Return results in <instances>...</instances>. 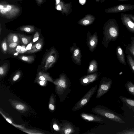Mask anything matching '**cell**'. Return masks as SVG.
I'll return each instance as SVG.
<instances>
[{
	"label": "cell",
	"instance_id": "cell-1",
	"mask_svg": "<svg viewBox=\"0 0 134 134\" xmlns=\"http://www.w3.org/2000/svg\"><path fill=\"white\" fill-rule=\"evenodd\" d=\"M53 83L55 85V92L59 97L60 101H64L71 91L70 80L63 73L60 74L59 78L55 79Z\"/></svg>",
	"mask_w": 134,
	"mask_h": 134
},
{
	"label": "cell",
	"instance_id": "cell-2",
	"mask_svg": "<svg viewBox=\"0 0 134 134\" xmlns=\"http://www.w3.org/2000/svg\"><path fill=\"white\" fill-rule=\"evenodd\" d=\"M118 31V26L115 19H111L107 22L103 28L104 36L102 42L105 47H107L109 42L116 37Z\"/></svg>",
	"mask_w": 134,
	"mask_h": 134
},
{
	"label": "cell",
	"instance_id": "cell-3",
	"mask_svg": "<svg viewBox=\"0 0 134 134\" xmlns=\"http://www.w3.org/2000/svg\"><path fill=\"white\" fill-rule=\"evenodd\" d=\"M92 111L96 114L120 123H125L120 116L106 107L97 105L91 109Z\"/></svg>",
	"mask_w": 134,
	"mask_h": 134
},
{
	"label": "cell",
	"instance_id": "cell-4",
	"mask_svg": "<svg viewBox=\"0 0 134 134\" xmlns=\"http://www.w3.org/2000/svg\"><path fill=\"white\" fill-rule=\"evenodd\" d=\"M58 57V52L54 48L51 49L43 59L42 65L43 70L46 71L52 67L57 62Z\"/></svg>",
	"mask_w": 134,
	"mask_h": 134
},
{
	"label": "cell",
	"instance_id": "cell-5",
	"mask_svg": "<svg viewBox=\"0 0 134 134\" xmlns=\"http://www.w3.org/2000/svg\"><path fill=\"white\" fill-rule=\"evenodd\" d=\"M98 85L92 87L78 102L76 103L72 109V111H78L86 105L91 98L94 95L97 89Z\"/></svg>",
	"mask_w": 134,
	"mask_h": 134
},
{
	"label": "cell",
	"instance_id": "cell-6",
	"mask_svg": "<svg viewBox=\"0 0 134 134\" xmlns=\"http://www.w3.org/2000/svg\"><path fill=\"white\" fill-rule=\"evenodd\" d=\"M112 83V80L110 78L103 77L99 83L96 98H99L107 92L110 89Z\"/></svg>",
	"mask_w": 134,
	"mask_h": 134
},
{
	"label": "cell",
	"instance_id": "cell-7",
	"mask_svg": "<svg viewBox=\"0 0 134 134\" xmlns=\"http://www.w3.org/2000/svg\"><path fill=\"white\" fill-rule=\"evenodd\" d=\"M61 127L60 132L61 134H78L79 128L74 125L72 123L65 120H61Z\"/></svg>",
	"mask_w": 134,
	"mask_h": 134
},
{
	"label": "cell",
	"instance_id": "cell-8",
	"mask_svg": "<svg viewBox=\"0 0 134 134\" xmlns=\"http://www.w3.org/2000/svg\"><path fill=\"white\" fill-rule=\"evenodd\" d=\"M4 7L0 10L1 15L8 19H11L16 16L20 10L17 7L9 4L3 5Z\"/></svg>",
	"mask_w": 134,
	"mask_h": 134
},
{
	"label": "cell",
	"instance_id": "cell-9",
	"mask_svg": "<svg viewBox=\"0 0 134 134\" xmlns=\"http://www.w3.org/2000/svg\"><path fill=\"white\" fill-rule=\"evenodd\" d=\"M134 9V5L130 4H121L106 9L105 12L115 13L125 12Z\"/></svg>",
	"mask_w": 134,
	"mask_h": 134
},
{
	"label": "cell",
	"instance_id": "cell-10",
	"mask_svg": "<svg viewBox=\"0 0 134 134\" xmlns=\"http://www.w3.org/2000/svg\"><path fill=\"white\" fill-rule=\"evenodd\" d=\"M70 52L72 54L71 58L73 62L75 64L80 65L81 62L82 55L80 48L75 43L70 48Z\"/></svg>",
	"mask_w": 134,
	"mask_h": 134
},
{
	"label": "cell",
	"instance_id": "cell-11",
	"mask_svg": "<svg viewBox=\"0 0 134 134\" xmlns=\"http://www.w3.org/2000/svg\"><path fill=\"white\" fill-rule=\"evenodd\" d=\"M98 38L96 32L92 35L88 31L87 34L86 43L89 50L92 52L95 49L98 44Z\"/></svg>",
	"mask_w": 134,
	"mask_h": 134
},
{
	"label": "cell",
	"instance_id": "cell-12",
	"mask_svg": "<svg viewBox=\"0 0 134 134\" xmlns=\"http://www.w3.org/2000/svg\"><path fill=\"white\" fill-rule=\"evenodd\" d=\"M99 75L97 71L91 74L84 75L80 79V82L82 85L87 86L97 80Z\"/></svg>",
	"mask_w": 134,
	"mask_h": 134
},
{
	"label": "cell",
	"instance_id": "cell-13",
	"mask_svg": "<svg viewBox=\"0 0 134 134\" xmlns=\"http://www.w3.org/2000/svg\"><path fill=\"white\" fill-rule=\"evenodd\" d=\"M80 116L82 119L88 122L101 123L104 120V119L100 116L84 112L81 113Z\"/></svg>",
	"mask_w": 134,
	"mask_h": 134
},
{
	"label": "cell",
	"instance_id": "cell-14",
	"mask_svg": "<svg viewBox=\"0 0 134 134\" xmlns=\"http://www.w3.org/2000/svg\"><path fill=\"white\" fill-rule=\"evenodd\" d=\"M120 18L123 24L130 32L134 33V22L127 14L122 13Z\"/></svg>",
	"mask_w": 134,
	"mask_h": 134
},
{
	"label": "cell",
	"instance_id": "cell-15",
	"mask_svg": "<svg viewBox=\"0 0 134 134\" xmlns=\"http://www.w3.org/2000/svg\"><path fill=\"white\" fill-rule=\"evenodd\" d=\"M43 44V39L40 38L32 46L30 49L28 50L26 53H32L37 52L42 49Z\"/></svg>",
	"mask_w": 134,
	"mask_h": 134
},
{
	"label": "cell",
	"instance_id": "cell-16",
	"mask_svg": "<svg viewBox=\"0 0 134 134\" xmlns=\"http://www.w3.org/2000/svg\"><path fill=\"white\" fill-rule=\"evenodd\" d=\"M49 81L53 82V81L48 73H45L42 71L39 72L37 74L36 79V81L38 80Z\"/></svg>",
	"mask_w": 134,
	"mask_h": 134
},
{
	"label": "cell",
	"instance_id": "cell-17",
	"mask_svg": "<svg viewBox=\"0 0 134 134\" xmlns=\"http://www.w3.org/2000/svg\"><path fill=\"white\" fill-rule=\"evenodd\" d=\"M98 63L95 59L91 60L89 63L87 72L88 74L93 73L98 71Z\"/></svg>",
	"mask_w": 134,
	"mask_h": 134
},
{
	"label": "cell",
	"instance_id": "cell-18",
	"mask_svg": "<svg viewBox=\"0 0 134 134\" xmlns=\"http://www.w3.org/2000/svg\"><path fill=\"white\" fill-rule=\"evenodd\" d=\"M119 98L123 103L133 110L134 114V99L122 96H120Z\"/></svg>",
	"mask_w": 134,
	"mask_h": 134
},
{
	"label": "cell",
	"instance_id": "cell-19",
	"mask_svg": "<svg viewBox=\"0 0 134 134\" xmlns=\"http://www.w3.org/2000/svg\"><path fill=\"white\" fill-rule=\"evenodd\" d=\"M94 19V18L93 16L88 15L80 20L78 23L82 25H88L92 23Z\"/></svg>",
	"mask_w": 134,
	"mask_h": 134
},
{
	"label": "cell",
	"instance_id": "cell-20",
	"mask_svg": "<svg viewBox=\"0 0 134 134\" xmlns=\"http://www.w3.org/2000/svg\"><path fill=\"white\" fill-rule=\"evenodd\" d=\"M12 104L15 108L21 112L25 111L27 110V107L23 103L16 101H12Z\"/></svg>",
	"mask_w": 134,
	"mask_h": 134
},
{
	"label": "cell",
	"instance_id": "cell-21",
	"mask_svg": "<svg viewBox=\"0 0 134 134\" xmlns=\"http://www.w3.org/2000/svg\"><path fill=\"white\" fill-rule=\"evenodd\" d=\"M18 34L11 33L8 36L7 40V43H19L20 40Z\"/></svg>",
	"mask_w": 134,
	"mask_h": 134
},
{
	"label": "cell",
	"instance_id": "cell-22",
	"mask_svg": "<svg viewBox=\"0 0 134 134\" xmlns=\"http://www.w3.org/2000/svg\"><path fill=\"white\" fill-rule=\"evenodd\" d=\"M18 34L23 44L25 45H26L28 44L32 40V36H27L20 34Z\"/></svg>",
	"mask_w": 134,
	"mask_h": 134
},
{
	"label": "cell",
	"instance_id": "cell-23",
	"mask_svg": "<svg viewBox=\"0 0 134 134\" xmlns=\"http://www.w3.org/2000/svg\"><path fill=\"white\" fill-rule=\"evenodd\" d=\"M18 57L20 60L29 63H31L35 60V57L33 55H22L18 56Z\"/></svg>",
	"mask_w": 134,
	"mask_h": 134
},
{
	"label": "cell",
	"instance_id": "cell-24",
	"mask_svg": "<svg viewBox=\"0 0 134 134\" xmlns=\"http://www.w3.org/2000/svg\"><path fill=\"white\" fill-rule=\"evenodd\" d=\"M117 55L120 61L123 64H126L125 63L124 53L122 49L118 47L117 49Z\"/></svg>",
	"mask_w": 134,
	"mask_h": 134
},
{
	"label": "cell",
	"instance_id": "cell-25",
	"mask_svg": "<svg viewBox=\"0 0 134 134\" xmlns=\"http://www.w3.org/2000/svg\"><path fill=\"white\" fill-rule=\"evenodd\" d=\"M20 30L28 33H32L36 31L34 26L31 25L24 26L20 28Z\"/></svg>",
	"mask_w": 134,
	"mask_h": 134
},
{
	"label": "cell",
	"instance_id": "cell-26",
	"mask_svg": "<svg viewBox=\"0 0 134 134\" xmlns=\"http://www.w3.org/2000/svg\"><path fill=\"white\" fill-rule=\"evenodd\" d=\"M125 86L127 91L134 96V84L131 81H128L125 84Z\"/></svg>",
	"mask_w": 134,
	"mask_h": 134
},
{
	"label": "cell",
	"instance_id": "cell-27",
	"mask_svg": "<svg viewBox=\"0 0 134 134\" xmlns=\"http://www.w3.org/2000/svg\"><path fill=\"white\" fill-rule=\"evenodd\" d=\"M7 52L9 53H13L14 52L16 47L19 43H7Z\"/></svg>",
	"mask_w": 134,
	"mask_h": 134
},
{
	"label": "cell",
	"instance_id": "cell-28",
	"mask_svg": "<svg viewBox=\"0 0 134 134\" xmlns=\"http://www.w3.org/2000/svg\"><path fill=\"white\" fill-rule=\"evenodd\" d=\"M8 65L4 63L1 65L0 67V77L4 76L6 74L8 69Z\"/></svg>",
	"mask_w": 134,
	"mask_h": 134
},
{
	"label": "cell",
	"instance_id": "cell-29",
	"mask_svg": "<svg viewBox=\"0 0 134 134\" xmlns=\"http://www.w3.org/2000/svg\"><path fill=\"white\" fill-rule=\"evenodd\" d=\"M55 98L54 95L52 94L50 99L49 108L51 111H54L55 109Z\"/></svg>",
	"mask_w": 134,
	"mask_h": 134
},
{
	"label": "cell",
	"instance_id": "cell-30",
	"mask_svg": "<svg viewBox=\"0 0 134 134\" xmlns=\"http://www.w3.org/2000/svg\"><path fill=\"white\" fill-rule=\"evenodd\" d=\"M1 47L2 52L4 54H6L7 52V39L4 38L1 44Z\"/></svg>",
	"mask_w": 134,
	"mask_h": 134
},
{
	"label": "cell",
	"instance_id": "cell-31",
	"mask_svg": "<svg viewBox=\"0 0 134 134\" xmlns=\"http://www.w3.org/2000/svg\"><path fill=\"white\" fill-rule=\"evenodd\" d=\"M132 38L131 44L127 47V49L134 58V37Z\"/></svg>",
	"mask_w": 134,
	"mask_h": 134
},
{
	"label": "cell",
	"instance_id": "cell-32",
	"mask_svg": "<svg viewBox=\"0 0 134 134\" xmlns=\"http://www.w3.org/2000/svg\"><path fill=\"white\" fill-rule=\"evenodd\" d=\"M57 121H55L53 122V127L55 131H58L60 133L61 127V124L58 122Z\"/></svg>",
	"mask_w": 134,
	"mask_h": 134
},
{
	"label": "cell",
	"instance_id": "cell-33",
	"mask_svg": "<svg viewBox=\"0 0 134 134\" xmlns=\"http://www.w3.org/2000/svg\"><path fill=\"white\" fill-rule=\"evenodd\" d=\"M127 57L130 66L134 72V60L131 55L129 54L127 55Z\"/></svg>",
	"mask_w": 134,
	"mask_h": 134
},
{
	"label": "cell",
	"instance_id": "cell-34",
	"mask_svg": "<svg viewBox=\"0 0 134 134\" xmlns=\"http://www.w3.org/2000/svg\"><path fill=\"white\" fill-rule=\"evenodd\" d=\"M21 75V72L20 71L17 72L13 78V81H15L17 80L20 77Z\"/></svg>",
	"mask_w": 134,
	"mask_h": 134
},
{
	"label": "cell",
	"instance_id": "cell-35",
	"mask_svg": "<svg viewBox=\"0 0 134 134\" xmlns=\"http://www.w3.org/2000/svg\"><path fill=\"white\" fill-rule=\"evenodd\" d=\"M118 134H134V130H125L120 132L117 133Z\"/></svg>",
	"mask_w": 134,
	"mask_h": 134
},
{
	"label": "cell",
	"instance_id": "cell-36",
	"mask_svg": "<svg viewBox=\"0 0 134 134\" xmlns=\"http://www.w3.org/2000/svg\"><path fill=\"white\" fill-rule=\"evenodd\" d=\"M40 34L38 32H36L35 34L33 39V43L37 41L38 39Z\"/></svg>",
	"mask_w": 134,
	"mask_h": 134
},
{
	"label": "cell",
	"instance_id": "cell-37",
	"mask_svg": "<svg viewBox=\"0 0 134 134\" xmlns=\"http://www.w3.org/2000/svg\"><path fill=\"white\" fill-rule=\"evenodd\" d=\"M40 84V85L42 86L44 85L46 83V81H43L41 80H38L37 81Z\"/></svg>",
	"mask_w": 134,
	"mask_h": 134
},
{
	"label": "cell",
	"instance_id": "cell-38",
	"mask_svg": "<svg viewBox=\"0 0 134 134\" xmlns=\"http://www.w3.org/2000/svg\"><path fill=\"white\" fill-rule=\"evenodd\" d=\"M25 131H24L25 132H32L31 133V134H32V133H34V134H40V133H38V132H38L37 131H31V130H26L25 131Z\"/></svg>",
	"mask_w": 134,
	"mask_h": 134
},
{
	"label": "cell",
	"instance_id": "cell-39",
	"mask_svg": "<svg viewBox=\"0 0 134 134\" xmlns=\"http://www.w3.org/2000/svg\"><path fill=\"white\" fill-rule=\"evenodd\" d=\"M127 15L134 22V15L129 14Z\"/></svg>",
	"mask_w": 134,
	"mask_h": 134
},
{
	"label": "cell",
	"instance_id": "cell-40",
	"mask_svg": "<svg viewBox=\"0 0 134 134\" xmlns=\"http://www.w3.org/2000/svg\"><path fill=\"white\" fill-rule=\"evenodd\" d=\"M62 7L61 5L60 4H58L57 7V10H60L61 9Z\"/></svg>",
	"mask_w": 134,
	"mask_h": 134
},
{
	"label": "cell",
	"instance_id": "cell-41",
	"mask_svg": "<svg viewBox=\"0 0 134 134\" xmlns=\"http://www.w3.org/2000/svg\"><path fill=\"white\" fill-rule=\"evenodd\" d=\"M86 0H80L79 2L81 4H83L85 2Z\"/></svg>",
	"mask_w": 134,
	"mask_h": 134
},
{
	"label": "cell",
	"instance_id": "cell-42",
	"mask_svg": "<svg viewBox=\"0 0 134 134\" xmlns=\"http://www.w3.org/2000/svg\"><path fill=\"white\" fill-rule=\"evenodd\" d=\"M4 6L3 5H1V4L0 5V10L4 8Z\"/></svg>",
	"mask_w": 134,
	"mask_h": 134
},
{
	"label": "cell",
	"instance_id": "cell-43",
	"mask_svg": "<svg viewBox=\"0 0 134 134\" xmlns=\"http://www.w3.org/2000/svg\"><path fill=\"white\" fill-rule=\"evenodd\" d=\"M36 1L39 3H40L42 1V0H36Z\"/></svg>",
	"mask_w": 134,
	"mask_h": 134
},
{
	"label": "cell",
	"instance_id": "cell-44",
	"mask_svg": "<svg viewBox=\"0 0 134 134\" xmlns=\"http://www.w3.org/2000/svg\"><path fill=\"white\" fill-rule=\"evenodd\" d=\"M60 0H56V4H58L60 3Z\"/></svg>",
	"mask_w": 134,
	"mask_h": 134
},
{
	"label": "cell",
	"instance_id": "cell-45",
	"mask_svg": "<svg viewBox=\"0 0 134 134\" xmlns=\"http://www.w3.org/2000/svg\"><path fill=\"white\" fill-rule=\"evenodd\" d=\"M2 31V28H1V25H0V35H1V33Z\"/></svg>",
	"mask_w": 134,
	"mask_h": 134
},
{
	"label": "cell",
	"instance_id": "cell-46",
	"mask_svg": "<svg viewBox=\"0 0 134 134\" xmlns=\"http://www.w3.org/2000/svg\"><path fill=\"white\" fill-rule=\"evenodd\" d=\"M119 1H127V0H117Z\"/></svg>",
	"mask_w": 134,
	"mask_h": 134
},
{
	"label": "cell",
	"instance_id": "cell-47",
	"mask_svg": "<svg viewBox=\"0 0 134 134\" xmlns=\"http://www.w3.org/2000/svg\"><path fill=\"white\" fill-rule=\"evenodd\" d=\"M97 2H98L99 0H96Z\"/></svg>",
	"mask_w": 134,
	"mask_h": 134
}]
</instances>
